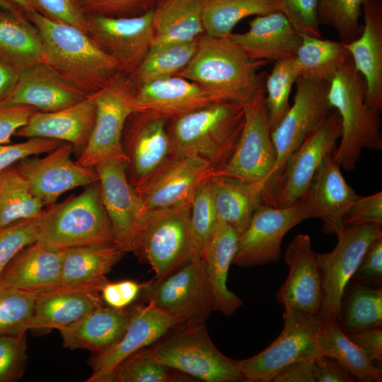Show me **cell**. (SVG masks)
<instances>
[{
  "instance_id": "1",
  "label": "cell",
  "mask_w": 382,
  "mask_h": 382,
  "mask_svg": "<svg viewBox=\"0 0 382 382\" xmlns=\"http://www.w3.org/2000/svg\"><path fill=\"white\" fill-rule=\"evenodd\" d=\"M25 16L39 33L42 63L88 96L100 91L120 71L115 59L88 33L37 11Z\"/></svg>"
},
{
  "instance_id": "2",
  "label": "cell",
  "mask_w": 382,
  "mask_h": 382,
  "mask_svg": "<svg viewBox=\"0 0 382 382\" xmlns=\"http://www.w3.org/2000/svg\"><path fill=\"white\" fill-rule=\"evenodd\" d=\"M267 62L250 58L229 36L204 33L193 57L175 76L197 83L219 100L244 105L265 88L266 78L257 70Z\"/></svg>"
},
{
  "instance_id": "3",
  "label": "cell",
  "mask_w": 382,
  "mask_h": 382,
  "mask_svg": "<svg viewBox=\"0 0 382 382\" xmlns=\"http://www.w3.org/2000/svg\"><path fill=\"white\" fill-rule=\"evenodd\" d=\"M244 120L243 105L220 100L168 121V129L180 156L202 158L214 171L232 156Z\"/></svg>"
},
{
  "instance_id": "4",
  "label": "cell",
  "mask_w": 382,
  "mask_h": 382,
  "mask_svg": "<svg viewBox=\"0 0 382 382\" xmlns=\"http://www.w3.org/2000/svg\"><path fill=\"white\" fill-rule=\"evenodd\" d=\"M328 98L341 118L342 134L332 152L340 168L353 170L363 149L382 150L381 112L366 103V84L349 59L329 83Z\"/></svg>"
},
{
  "instance_id": "5",
  "label": "cell",
  "mask_w": 382,
  "mask_h": 382,
  "mask_svg": "<svg viewBox=\"0 0 382 382\" xmlns=\"http://www.w3.org/2000/svg\"><path fill=\"white\" fill-rule=\"evenodd\" d=\"M155 361L206 382L243 381L236 360L212 342L205 321H184L144 348Z\"/></svg>"
},
{
  "instance_id": "6",
  "label": "cell",
  "mask_w": 382,
  "mask_h": 382,
  "mask_svg": "<svg viewBox=\"0 0 382 382\" xmlns=\"http://www.w3.org/2000/svg\"><path fill=\"white\" fill-rule=\"evenodd\" d=\"M38 242L57 249L115 243L99 182L45 209Z\"/></svg>"
},
{
  "instance_id": "7",
  "label": "cell",
  "mask_w": 382,
  "mask_h": 382,
  "mask_svg": "<svg viewBox=\"0 0 382 382\" xmlns=\"http://www.w3.org/2000/svg\"><path fill=\"white\" fill-rule=\"evenodd\" d=\"M294 103L271 133L276 162L265 193L267 204L275 207L286 163L292 153L333 110L329 82L299 76Z\"/></svg>"
},
{
  "instance_id": "8",
  "label": "cell",
  "mask_w": 382,
  "mask_h": 382,
  "mask_svg": "<svg viewBox=\"0 0 382 382\" xmlns=\"http://www.w3.org/2000/svg\"><path fill=\"white\" fill-rule=\"evenodd\" d=\"M191 205L146 210L140 223L134 253L161 278L195 254L190 227Z\"/></svg>"
},
{
  "instance_id": "9",
  "label": "cell",
  "mask_w": 382,
  "mask_h": 382,
  "mask_svg": "<svg viewBox=\"0 0 382 382\" xmlns=\"http://www.w3.org/2000/svg\"><path fill=\"white\" fill-rule=\"evenodd\" d=\"M283 329L266 349L250 358L236 361L243 381L272 382L289 365L320 355L317 337L323 324L318 314L284 308Z\"/></svg>"
},
{
  "instance_id": "10",
  "label": "cell",
  "mask_w": 382,
  "mask_h": 382,
  "mask_svg": "<svg viewBox=\"0 0 382 382\" xmlns=\"http://www.w3.org/2000/svg\"><path fill=\"white\" fill-rule=\"evenodd\" d=\"M265 98L264 88L243 105L244 125L235 150L226 164L212 173L256 185L264 197L276 162Z\"/></svg>"
},
{
  "instance_id": "11",
  "label": "cell",
  "mask_w": 382,
  "mask_h": 382,
  "mask_svg": "<svg viewBox=\"0 0 382 382\" xmlns=\"http://www.w3.org/2000/svg\"><path fill=\"white\" fill-rule=\"evenodd\" d=\"M134 85L129 75L118 71L91 95L96 106L94 125L88 143L76 161L94 168L110 158L125 161L122 137L127 119L134 112Z\"/></svg>"
},
{
  "instance_id": "12",
  "label": "cell",
  "mask_w": 382,
  "mask_h": 382,
  "mask_svg": "<svg viewBox=\"0 0 382 382\" xmlns=\"http://www.w3.org/2000/svg\"><path fill=\"white\" fill-rule=\"evenodd\" d=\"M150 303L184 321H206L213 311V297L201 256L193 254L161 278L144 282L141 294Z\"/></svg>"
},
{
  "instance_id": "13",
  "label": "cell",
  "mask_w": 382,
  "mask_h": 382,
  "mask_svg": "<svg viewBox=\"0 0 382 382\" xmlns=\"http://www.w3.org/2000/svg\"><path fill=\"white\" fill-rule=\"evenodd\" d=\"M382 236L381 225H345L337 236V243L330 253H315L322 286L319 316L323 323H337L342 299L371 243Z\"/></svg>"
},
{
  "instance_id": "14",
  "label": "cell",
  "mask_w": 382,
  "mask_h": 382,
  "mask_svg": "<svg viewBox=\"0 0 382 382\" xmlns=\"http://www.w3.org/2000/svg\"><path fill=\"white\" fill-rule=\"evenodd\" d=\"M122 148L127 179L137 192L180 156L170 139L168 121L133 112L125 124Z\"/></svg>"
},
{
  "instance_id": "15",
  "label": "cell",
  "mask_w": 382,
  "mask_h": 382,
  "mask_svg": "<svg viewBox=\"0 0 382 382\" xmlns=\"http://www.w3.org/2000/svg\"><path fill=\"white\" fill-rule=\"evenodd\" d=\"M310 218L313 216L303 197L287 207L262 205L240 235L232 264L252 267L279 261L286 233Z\"/></svg>"
},
{
  "instance_id": "16",
  "label": "cell",
  "mask_w": 382,
  "mask_h": 382,
  "mask_svg": "<svg viewBox=\"0 0 382 382\" xmlns=\"http://www.w3.org/2000/svg\"><path fill=\"white\" fill-rule=\"evenodd\" d=\"M94 168L99 177L101 197L115 243L125 253L134 252L137 233L146 209L129 183L121 158H110Z\"/></svg>"
},
{
  "instance_id": "17",
  "label": "cell",
  "mask_w": 382,
  "mask_h": 382,
  "mask_svg": "<svg viewBox=\"0 0 382 382\" xmlns=\"http://www.w3.org/2000/svg\"><path fill=\"white\" fill-rule=\"evenodd\" d=\"M88 35L129 75L154 42V9L133 17L88 16Z\"/></svg>"
},
{
  "instance_id": "18",
  "label": "cell",
  "mask_w": 382,
  "mask_h": 382,
  "mask_svg": "<svg viewBox=\"0 0 382 382\" xmlns=\"http://www.w3.org/2000/svg\"><path fill=\"white\" fill-rule=\"evenodd\" d=\"M73 153V145L64 142L45 157L29 156L14 164L45 207L55 204L69 190L98 181L96 169L72 161Z\"/></svg>"
},
{
  "instance_id": "19",
  "label": "cell",
  "mask_w": 382,
  "mask_h": 382,
  "mask_svg": "<svg viewBox=\"0 0 382 382\" xmlns=\"http://www.w3.org/2000/svg\"><path fill=\"white\" fill-rule=\"evenodd\" d=\"M341 134V118L333 109L287 160L275 207L289 206L307 192L324 157L336 149Z\"/></svg>"
},
{
  "instance_id": "20",
  "label": "cell",
  "mask_w": 382,
  "mask_h": 382,
  "mask_svg": "<svg viewBox=\"0 0 382 382\" xmlns=\"http://www.w3.org/2000/svg\"><path fill=\"white\" fill-rule=\"evenodd\" d=\"M182 322V320L150 303L130 308L125 332L111 347L91 359L89 363L93 372L86 381L105 382L111 371L121 361L152 345Z\"/></svg>"
},
{
  "instance_id": "21",
  "label": "cell",
  "mask_w": 382,
  "mask_h": 382,
  "mask_svg": "<svg viewBox=\"0 0 382 382\" xmlns=\"http://www.w3.org/2000/svg\"><path fill=\"white\" fill-rule=\"evenodd\" d=\"M213 171L210 163L202 158L180 156L137 192L146 211L191 205L197 192Z\"/></svg>"
},
{
  "instance_id": "22",
  "label": "cell",
  "mask_w": 382,
  "mask_h": 382,
  "mask_svg": "<svg viewBox=\"0 0 382 382\" xmlns=\"http://www.w3.org/2000/svg\"><path fill=\"white\" fill-rule=\"evenodd\" d=\"M216 101L197 83L174 76L134 86V112L168 122Z\"/></svg>"
},
{
  "instance_id": "23",
  "label": "cell",
  "mask_w": 382,
  "mask_h": 382,
  "mask_svg": "<svg viewBox=\"0 0 382 382\" xmlns=\"http://www.w3.org/2000/svg\"><path fill=\"white\" fill-rule=\"evenodd\" d=\"M284 260L289 268L287 278L276 294L284 308L318 314L322 303L320 275L311 238L298 234L286 248Z\"/></svg>"
},
{
  "instance_id": "24",
  "label": "cell",
  "mask_w": 382,
  "mask_h": 382,
  "mask_svg": "<svg viewBox=\"0 0 382 382\" xmlns=\"http://www.w3.org/2000/svg\"><path fill=\"white\" fill-rule=\"evenodd\" d=\"M332 153L319 166L305 198L313 218L323 222L322 231L338 236L345 226L343 219L359 195L344 178Z\"/></svg>"
},
{
  "instance_id": "25",
  "label": "cell",
  "mask_w": 382,
  "mask_h": 382,
  "mask_svg": "<svg viewBox=\"0 0 382 382\" xmlns=\"http://www.w3.org/2000/svg\"><path fill=\"white\" fill-rule=\"evenodd\" d=\"M88 96L42 62L20 73L13 91L1 104L30 106L50 112L74 105Z\"/></svg>"
},
{
  "instance_id": "26",
  "label": "cell",
  "mask_w": 382,
  "mask_h": 382,
  "mask_svg": "<svg viewBox=\"0 0 382 382\" xmlns=\"http://www.w3.org/2000/svg\"><path fill=\"white\" fill-rule=\"evenodd\" d=\"M364 25L361 35L347 44L356 70L366 84V105L382 110V2L364 0Z\"/></svg>"
},
{
  "instance_id": "27",
  "label": "cell",
  "mask_w": 382,
  "mask_h": 382,
  "mask_svg": "<svg viewBox=\"0 0 382 382\" xmlns=\"http://www.w3.org/2000/svg\"><path fill=\"white\" fill-rule=\"evenodd\" d=\"M96 112L95 100L89 96L81 102L58 111L35 112L14 135L25 138L44 137L71 143L78 158L88 143Z\"/></svg>"
},
{
  "instance_id": "28",
  "label": "cell",
  "mask_w": 382,
  "mask_h": 382,
  "mask_svg": "<svg viewBox=\"0 0 382 382\" xmlns=\"http://www.w3.org/2000/svg\"><path fill=\"white\" fill-rule=\"evenodd\" d=\"M248 24L247 32L229 37L250 58L277 62L296 55L302 35L282 13L256 16Z\"/></svg>"
},
{
  "instance_id": "29",
  "label": "cell",
  "mask_w": 382,
  "mask_h": 382,
  "mask_svg": "<svg viewBox=\"0 0 382 382\" xmlns=\"http://www.w3.org/2000/svg\"><path fill=\"white\" fill-rule=\"evenodd\" d=\"M103 304L100 289L96 287L58 286L39 292L30 330H59Z\"/></svg>"
},
{
  "instance_id": "30",
  "label": "cell",
  "mask_w": 382,
  "mask_h": 382,
  "mask_svg": "<svg viewBox=\"0 0 382 382\" xmlns=\"http://www.w3.org/2000/svg\"><path fill=\"white\" fill-rule=\"evenodd\" d=\"M239 236L234 228L218 219L201 255L212 293L213 311L226 316H232L243 304V301L227 286L228 270Z\"/></svg>"
},
{
  "instance_id": "31",
  "label": "cell",
  "mask_w": 382,
  "mask_h": 382,
  "mask_svg": "<svg viewBox=\"0 0 382 382\" xmlns=\"http://www.w3.org/2000/svg\"><path fill=\"white\" fill-rule=\"evenodd\" d=\"M64 250L36 241L19 251L3 270L0 282L36 293L59 286Z\"/></svg>"
},
{
  "instance_id": "32",
  "label": "cell",
  "mask_w": 382,
  "mask_h": 382,
  "mask_svg": "<svg viewBox=\"0 0 382 382\" xmlns=\"http://www.w3.org/2000/svg\"><path fill=\"white\" fill-rule=\"evenodd\" d=\"M130 308L101 305L58 330L64 347L100 354L120 340L128 325Z\"/></svg>"
},
{
  "instance_id": "33",
  "label": "cell",
  "mask_w": 382,
  "mask_h": 382,
  "mask_svg": "<svg viewBox=\"0 0 382 382\" xmlns=\"http://www.w3.org/2000/svg\"><path fill=\"white\" fill-rule=\"evenodd\" d=\"M125 252L117 244L84 245L64 250L59 286L101 289Z\"/></svg>"
},
{
  "instance_id": "34",
  "label": "cell",
  "mask_w": 382,
  "mask_h": 382,
  "mask_svg": "<svg viewBox=\"0 0 382 382\" xmlns=\"http://www.w3.org/2000/svg\"><path fill=\"white\" fill-rule=\"evenodd\" d=\"M209 190L217 219L241 235L257 209L265 204L262 190L234 178L212 175Z\"/></svg>"
},
{
  "instance_id": "35",
  "label": "cell",
  "mask_w": 382,
  "mask_h": 382,
  "mask_svg": "<svg viewBox=\"0 0 382 382\" xmlns=\"http://www.w3.org/2000/svg\"><path fill=\"white\" fill-rule=\"evenodd\" d=\"M0 57L20 73L42 62L39 33L19 8L0 6Z\"/></svg>"
},
{
  "instance_id": "36",
  "label": "cell",
  "mask_w": 382,
  "mask_h": 382,
  "mask_svg": "<svg viewBox=\"0 0 382 382\" xmlns=\"http://www.w3.org/2000/svg\"><path fill=\"white\" fill-rule=\"evenodd\" d=\"M151 47L188 43L204 33L201 0H160L154 9Z\"/></svg>"
},
{
  "instance_id": "37",
  "label": "cell",
  "mask_w": 382,
  "mask_h": 382,
  "mask_svg": "<svg viewBox=\"0 0 382 382\" xmlns=\"http://www.w3.org/2000/svg\"><path fill=\"white\" fill-rule=\"evenodd\" d=\"M317 345L321 356L332 359L356 381H382L381 369L374 365V361L347 337L337 323H323Z\"/></svg>"
},
{
  "instance_id": "38",
  "label": "cell",
  "mask_w": 382,
  "mask_h": 382,
  "mask_svg": "<svg viewBox=\"0 0 382 382\" xmlns=\"http://www.w3.org/2000/svg\"><path fill=\"white\" fill-rule=\"evenodd\" d=\"M302 41L294 56L299 76L327 81L351 59L347 44L301 34Z\"/></svg>"
},
{
  "instance_id": "39",
  "label": "cell",
  "mask_w": 382,
  "mask_h": 382,
  "mask_svg": "<svg viewBox=\"0 0 382 382\" xmlns=\"http://www.w3.org/2000/svg\"><path fill=\"white\" fill-rule=\"evenodd\" d=\"M201 6L204 33L216 37H228L246 17L280 12L277 0H201Z\"/></svg>"
},
{
  "instance_id": "40",
  "label": "cell",
  "mask_w": 382,
  "mask_h": 382,
  "mask_svg": "<svg viewBox=\"0 0 382 382\" xmlns=\"http://www.w3.org/2000/svg\"><path fill=\"white\" fill-rule=\"evenodd\" d=\"M344 292L337 323L346 334L382 326V289L353 282Z\"/></svg>"
},
{
  "instance_id": "41",
  "label": "cell",
  "mask_w": 382,
  "mask_h": 382,
  "mask_svg": "<svg viewBox=\"0 0 382 382\" xmlns=\"http://www.w3.org/2000/svg\"><path fill=\"white\" fill-rule=\"evenodd\" d=\"M44 207L14 165L0 173V228L34 218Z\"/></svg>"
},
{
  "instance_id": "42",
  "label": "cell",
  "mask_w": 382,
  "mask_h": 382,
  "mask_svg": "<svg viewBox=\"0 0 382 382\" xmlns=\"http://www.w3.org/2000/svg\"><path fill=\"white\" fill-rule=\"evenodd\" d=\"M196 50L197 40L183 44L151 47L129 76L134 86L174 76L188 64Z\"/></svg>"
},
{
  "instance_id": "43",
  "label": "cell",
  "mask_w": 382,
  "mask_h": 382,
  "mask_svg": "<svg viewBox=\"0 0 382 382\" xmlns=\"http://www.w3.org/2000/svg\"><path fill=\"white\" fill-rule=\"evenodd\" d=\"M190 376L161 364L139 349L121 361L105 382L188 381Z\"/></svg>"
},
{
  "instance_id": "44",
  "label": "cell",
  "mask_w": 382,
  "mask_h": 382,
  "mask_svg": "<svg viewBox=\"0 0 382 382\" xmlns=\"http://www.w3.org/2000/svg\"><path fill=\"white\" fill-rule=\"evenodd\" d=\"M299 78L294 57L275 62L265 81V101L271 130L280 123L290 108L289 95Z\"/></svg>"
},
{
  "instance_id": "45",
  "label": "cell",
  "mask_w": 382,
  "mask_h": 382,
  "mask_svg": "<svg viewBox=\"0 0 382 382\" xmlns=\"http://www.w3.org/2000/svg\"><path fill=\"white\" fill-rule=\"evenodd\" d=\"M37 294L0 282V336L30 330Z\"/></svg>"
},
{
  "instance_id": "46",
  "label": "cell",
  "mask_w": 382,
  "mask_h": 382,
  "mask_svg": "<svg viewBox=\"0 0 382 382\" xmlns=\"http://www.w3.org/2000/svg\"><path fill=\"white\" fill-rule=\"evenodd\" d=\"M364 0H319V25L332 27L340 41L348 44L357 39L362 31L359 24Z\"/></svg>"
},
{
  "instance_id": "47",
  "label": "cell",
  "mask_w": 382,
  "mask_h": 382,
  "mask_svg": "<svg viewBox=\"0 0 382 382\" xmlns=\"http://www.w3.org/2000/svg\"><path fill=\"white\" fill-rule=\"evenodd\" d=\"M209 180L197 192L190 208V227L193 249L195 254L199 256L218 220L211 197Z\"/></svg>"
},
{
  "instance_id": "48",
  "label": "cell",
  "mask_w": 382,
  "mask_h": 382,
  "mask_svg": "<svg viewBox=\"0 0 382 382\" xmlns=\"http://www.w3.org/2000/svg\"><path fill=\"white\" fill-rule=\"evenodd\" d=\"M45 209L37 216L0 228V277L13 257L25 247L36 242Z\"/></svg>"
},
{
  "instance_id": "49",
  "label": "cell",
  "mask_w": 382,
  "mask_h": 382,
  "mask_svg": "<svg viewBox=\"0 0 382 382\" xmlns=\"http://www.w3.org/2000/svg\"><path fill=\"white\" fill-rule=\"evenodd\" d=\"M26 332L0 336V382H14L23 376L27 364Z\"/></svg>"
},
{
  "instance_id": "50",
  "label": "cell",
  "mask_w": 382,
  "mask_h": 382,
  "mask_svg": "<svg viewBox=\"0 0 382 382\" xmlns=\"http://www.w3.org/2000/svg\"><path fill=\"white\" fill-rule=\"evenodd\" d=\"M160 0H75L86 16L113 18L140 16L154 9Z\"/></svg>"
},
{
  "instance_id": "51",
  "label": "cell",
  "mask_w": 382,
  "mask_h": 382,
  "mask_svg": "<svg viewBox=\"0 0 382 382\" xmlns=\"http://www.w3.org/2000/svg\"><path fill=\"white\" fill-rule=\"evenodd\" d=\"M282 13L300 34L321 37L318 19L319 0H277Z\"/></svg>"
},
{
  "instance_id": "52",
  "label": "cell",
  "mask_w": 382,
  "mask_h": 382,
  "mask_svg": "<svg viewBox=\"0 0 382 382\" xmlns=\"http://www.w3.org/2000/svg\"><path fill=\"white\" fill-rule=\"evenodd\" d=\"M66 141L44 137H30L18 144H0V173L29 156L46 154Z\"/></svg>"
},
{
  "instance_id": "53",
  "label": "cell",
  "mask_w": 382,
  "mask_h": 382,
  "mask_svg": "<svg viewBox=\"0 0 382 382\" xmlns=\"http://www.w3.org/2000/svg\"><path fill=\"white\" fill-rule=\"evenodd\" d=\"M37 11L47 18L75 26L87 33V18L75 0H31Z\"/></svg>"
},
{
  "instance_id": "54",
  "label": "cell",
  "mask_w": 382,
  "mask_h": 382,
  "mask_svg": "<svg viewBox=\"0 0 382 382\" xmlns=\"http://www.w3.org/2000/svg\"><path fill=\"white\" fill-rule=\"evenodd\" d=\"M344 226L375 224L382 226V192L359 196L343 219Z\"/></svg>"
},
{
  "instance_id": "55",
  "label": "cell",
  "mask_w": 382,
  "mask_h": 382,
  "mask_svg": "<svg viewBox=\"0 0 382 382\" xmlns=\"http://www.w3.org/2000/svg\"><path fill=\"white\" fill-rule=\"evenodd\" d=\"M352 280L372 286L381 285L382 236L371 243Z\"/></svg>"
},
{
  "instance_id": "56",
  "label": "cell",
  "mask_w": 382,
  "mask_h": 382,
  "mask_svg": "<svg viewBox=\"0 0 382 382\" xmlns=\"http://www.w3.org/2000/svg\"><path fill=\"white\" fill-rule=\"evenodd\" d=\"M144 283L132 280L117 282L108 281L100 289V295L105 305L122 309L129 306L141 294Z\"/></svg>"
},
{
  "instance_id": "57",
  "label": "cell",
  "mask_w": 382,
  "mask_h": 382,
  "mask_svg": "<svg viewBox=\"0 0 382 382\" xmlns=\"http://www.w3.org/2000/svg\"><path fill=\"white\" fill-rule=\"evenodd\" d=\"M37 111L30 106L0 103V144H10L11 136Z\"/></svg>"
},
{
  "instance_id": "58",
  "label": "cell",
  "mask_w": 382,
  "mask_h": 382,
  "mask_svg": "<svg viewBox=\"0 0 382 382\" xmlns=\"http://www.w3.org/2000/svg\"><path fill=\"white\" fill-rule=\"evenodd\" d=\"M373 361H382V328L374 327L347 334Z\"/></svg>"
},
{
  "instance_id": "59",
  "label": "cell",
  "mask_w": 382,
  "mask_h": 382,
  "mask_svg": "<svg viewBox=\"0 0 382 382\" xmlns=\"http://www.w3.org/2000/svg\"><path fill=\"white\" fill-rule=\"evenodd\" d=\"M316 382H353L356 379L332 359L319 356L315 361Z\"/></svg>"
},
{
  "instance_id": "60",
  "label": "cell",
  "mask_w": 382,
  "mask_h": 382,
  "mask_svg": "<svg viewBox=\"0 0 382 382\" xmlns=\"http://www.w3.org/2000/svg\"><path fill=\"white\" fill-rule=\"evenodd\" d=\"M316 358L295 362L281 371L272 382H316Z\"/></svg>"
},
{
  "instance_id": "61",
  "label": "cell",
  "mask_w": 382,
  "mask_h": 382,
  "mask_svg": "<svg viewBox=\"0 0 382 382\" xmlns=\"http://www.w3.org/2000/svg\"><path fill=\"white\" fill-rule=\"evenodd\" d=\"M20 76V71L12 64L0 57V103L13 91Z\"/></svg>"
},
{
  "instance_id": "62",
  "label": "cell",
  "mask_w": 382,
  "mask_h": 382,
  "mask_svg": "<svg viewBox=\"0 0 382 382\" xmlns=\"http://www.w3.org/2000/svg\"><path fill=\"white\" fill-rule=\"evenodd\" d=\"M7 1L22 10L25 14H28L33 11H36L35 6L31 0H5Z\"/></svg>"
},
{
  "instance_id": "63",
  "label": "cell",
  "mask_w": 382,
  "mask_h": 382,
  "mask_svg": "<svg viewBox=\"0 0 382 382\" xmlns=\"http://www.w3.org/2000/svg\"><path fill=\"white\" fill-rule=\"evenodd\" d=\"M0 6L7 8H10V9L19 8L16 5L10 3V2L7 1H5V0H0Z\"/></svg>"
}]
</instances>
